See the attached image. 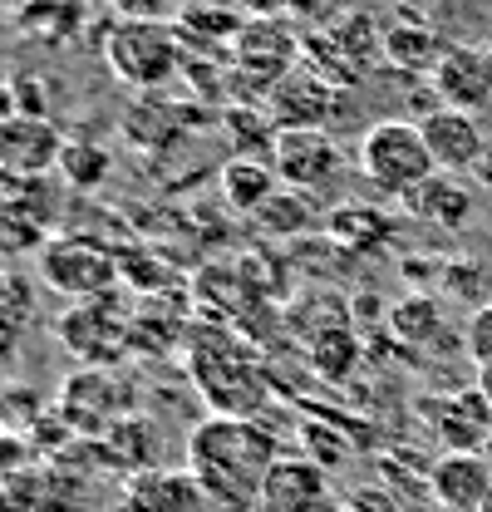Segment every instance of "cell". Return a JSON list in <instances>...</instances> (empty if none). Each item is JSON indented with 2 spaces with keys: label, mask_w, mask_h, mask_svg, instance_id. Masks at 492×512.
I'll return each instance as SVG.
<instances>
[{
  "label": "cell",
  "mask_w": 492,
  "mask_h": 512,
  "mask_svg": "<svg viewBox=\"0 0 492 512\" xmlns=\"http://www.w3.org/2000/svg\"><path fill=\"white\" fill-rule=\"evenodd\" d=\"M119 512H212L202 483L192 468H173V463H153L143 473L123 478Z\"/></svg>",
  "instance_id": "cell-14"
},
{
  "label": "cell",
  "mask_w": 492,
  "mask_h": 512,
  "mask_svg": "<svg viewBox=\"0 0 492 512\" xmlns=\"http://www.w3.org/2000/svg\"><path fill=\"white\" fill-rule=\"evenodd\" d=\"M286 15L301 25V30H330L350 15V0H286Z\"/></svg>",
  "instance_id": "cell-32"
},
{
  "label": "cell",
  "mask_w": 492,
  "mask_h": 512,
  "mask_svg": "<svg viewBox=\"0 0 492 512\" xmlns=\"http://www.w3.org/2000/svg\"><path fill=\"white\" fill-rule=\"evenodd\" d=\"M64 133L50 114H10L0 119V178H45L60 168Z\"/></svg>",
  "instance_id": "cell-12"
},
{
  "label": "cell",
  "mask_w": 492,
  "mask_h": 512,
  "mask_svg": "<svg viewBox=\"0 0 492 512\" xmlns=\"http://www.w3.org/2000/svg\"><path fill=\"white\" fill-rule=\"evenodd\" d=\"M340 508L345 512H404L399 498H394L384 483H360V488H350V493L340 498Z\"/></svg>",
  "instance_id": "cell-35"
},
{
  "label": "cell",
  "mask_w": 492,
  "mask_h": 512,
  "mask_svg": "<svg viewBox=\"0 0 492 512\" xmlns=\"http://www.w3.org/2000/svg\"><path fill=\"white\" fill-rule=\"evenodd\" d=\"M492 493L488 453H438L429 463V498L438 512H483Z\"/></svg>",
  "instance_id": "cell-19"
},
{
  "label": "cell",
  "mask_w": 492,
  "mask_h": 512,
  "mask_svg": "<svg viewBox=\"0 0 492 512\" xmlns=\"http://www.w3.org/2000/svg\"><path fill=\"white\" fill-rule=\"evenodd\" d=\"M429 89L438 94V104L478 114L483 104H492V50L488 45H448L443 60L433 64Z\"/></svg>",
  "instance_id": "cell-16"
},
{
  "label": "cell",
  "mask_w": 492,
  "mask_h": 512,
  "mask_svg": "<svg viewBox=\"0 0 492 512\" xmlns=\"http://www.w3.org/2000/svg\"><path fill=\"white\" fill-rule=\"evenodd\" d=\"M271 168H276L281 188L325 192L330 183L345 178L350 158L330 128H281V138L271 148Z\"/></svg>",
  "instance_id": "cell-10"
},
{
  "label": "cell",
  "mask_w": 492,
  "mask_h": 512,
  "mask_svg": "<svg viewBox=\"0 0 492 512\" xmlns=\"http://www.w3.org/2000/svg\"><path fill=\"white\" fill-rule=\"evenodd\" d=\"M424 419L438 434L443 453H483L492 439V404L483 399V389H453L443 399L424 404Z\"/></svg>",
  "instance_id": "cell-17"
},
{
  "label": "cell",
  "mask_w": 492,
  "mask_h": 512,
  "mask_svg": "<svg viewBox=\"0 0 492 512\" xmlns=\"http://www.w3.org/2000/svg\"><path fill=\"white\" fill-rule=\"evenodd\" d=\"M20 325H25V311H15V306L0 296V365L15 360V350H20Z\"/></svg>",
  "instance_id": "cell-36"
},
{
  "label": "cell",
  "mask_w": 492,
  "mask_h": 512,
  "mask_svg": "<svg viewBox=\"0 0 492 512\" xmlns=\"http://www.w3.org/2000/svg\"><path fill=\"white\" fill-rule=\"evenodd\" d=\"M187 370H192V384L197 394L207 399L212 414H232V419H256L266 409V375L256 370V355H246L232 335H192L187 345Z\"/></svg>",
  "instance_id": "cell-3"
},
{
  "label": "cell",
  "mask_w": 492,
  "mask_h": 512,
  "mask_svg": "<svg viewBox=\"0 0 492 512\" xmlns=\"http://www.w3.org/2000/svg\"><path fill=\"white\" fill-rule=\"evenodd\" d=\"M483 512H492V493H488V503H483Z\"/></svg>",
  "instance_id": "cell-41"
},
{
  "label": "cell",
  "mask_w": 492,
  "mask_h": 512,
  "mask_svg": "<svg viewBox=\"0 0 492 512\" xmlns=\"http://www.w3.org/2000/svg\"><path fill=\"white\" fill-rule=\"evenodd\" d=\"M483 453H488V458H492V439H488V448H483Z\"/></svg>",
  "instance_id": "cell-42"
},
{
  "label": "cell",
  "mask_w": 492,
  "mask_h": 512,
  "mask_svg": "<svg viewBox=\"0 0 492 512\" xmlns=\"http://www.w3.org/2000/svg\"><path fill=\"white\" fill-rule=\"evenodd\" d=\"M0 434H5V419H0Z\"/></svg>",
  "instance_id": "cell-44"
},
{
  "label": "cell",
  "mask_w": 492,
  "mask_h": 512,
  "mask_svg": "<svg viewBox=\"0 0 492 512\" xmlns=\"http://www.w3.org/2000/svg\"><path fill=\"white\" fill-rule=\"evenodd\" d=\"M261 237H301L315 227V207H310V192L296 188H276V197L251 217Z\"/></svg>",
  "instance_id": "cell-30"
},
{
  "label": "cell",
  "mask_w": 492,
  "mask_h": 512,
  "mask_svg": "<svg viewBox=\"0 0 492 512\" xmlns=\"http://www.w3.org/2000/svg\"><path fill=\"white\" fill-rule=\"evenodd\" d=\"M419 133L429 143L438 173H473L483 158H488V133L478 124V114H463V109H448V104H433L419 114Z\"/></svg>",
  "instance_id": "cell-13"
},
{
  "label": "cell",
  "mask_w": 492,
  "mask_h": 512,
  "mask_svg": "<svg viewBox=\"0 0 492 512\" xmlns=\"http://www.w3.org/2000/svg\"><path fill=\"white\" fill-rule=\"evenodd\" d=\"M306 60V30L281 10V15H246L242 35L232 45V74L251 79V99L266 104V94Z\"/></svg>",
  "instance_id": "cell-6"
},
{
  "label": "cell",
  "mask_w": 492,
  "mask_h": 512,
  "mask_svg": "<svg viewBox=\"0 0 492 512\" xmlns=\"http://www.w3.org/2000/svg\"><path fill=\"white\" fill-rule=\"evenodd\" d=\"M473 207H478V197H473V188L458 173H433L429 183H419L404 197V212L414 222L438 227V232H463L473 222Z\"/></svg>",
  "instance_id": "cell-22"
},
{
  "label": "cell",
  "mask_w": 492,
  "mask_h": 512,
  "mask_svg": "<svg viewBox=\"0 0 492 512\" xmlns=\"http://www.w3.org/2000/svg\"><path fill=\"white\" fill-rule=\"evenodd\" d=\"M50 330L84 370H119L133 355V316H123L119 296L74 301Z\"/></svg>",
  "instance_id": "cell-7"
},
{
  "label": "cell",
  "mask_w": 492,
  "mask_h": 512,
  "mask_svg": "<svg viewBox=\"0 0 492 512\" xmlns=\"http://www.w3.org/2000/svg\"><path fill=\"white\" fill-rule=\"evenodd\" d=\"M488 50H492V45H488Z\"/></svg>",
  "instance_id": "cell-46"
},
{
  "label": "cell",
  "mask_w": 492,
  "mask_h": 512,
  "mask_svg": "<svg viewBox=\"0 0 492 512\" xmlns=\"http://www.w3.org/2000/svg\"><path fill=\"white\" fill-rule=\"evenodd\" d=\"M217 124H222L227 148H232V153H246V158H271V148H276V138H281L276 114H271L266 104H256V99H246V104H227Z\"/></svg>",
  "instance_id": "cell-27"
},
{
  "label": "cell",
  "mask_w": 492,
  "mask_h": 512,
  "mask_svg": "<svg viewBox=\"0 0 492 512\" xmlns=\"http://www.w3.org/2000/svg\"><path fill=\"white\" fill-rule=\"evenodd\" d=\"M242 15H281L286 10V0H232Z\"/></svg>",
  "instance_id": "cell-38"
},
{
  "label": "cell",
  "mask_w": 492,
  "mask_h": 512,
  "mask_svg": "<svg viewBox=\"0 0 492 512\" xmlns=\"http://www.w3.org/2000/svg\"><path fill=\"white\" fill-rule=\"evenodd\" d=\"M389 335L404 345V350H438L443 340H453V330H448V316H443V306L433 301V296H404V301H394L389 306Z\"/></svg>",
  "instance_id": "cell-25"
},
{
  "label": "cell",
  "mask_w": 492,
  "mask_h": 512,
  "mask_svg": "<svg viewBox=\"0 0 492 512\" xmlns=\"http://www.w3.org/2000/svg\"><path fill=\"white\" fill-rule=\"evenodd\" d=\"M355 173L369 183V192L404 202L419 183H429L438 173V163L414 119H379L355 143Z\"/></svg>",
  "instance_id": "cell-4"
},
{
  "label": "cell",
  "mask_w": 492,
  "mask_h": 512,
  "mask_svg": "<svg viewBox=\"0 0 492 512\" xmlns=\"http://www.w3.org/2000/svg\"><path fill=\"white\" fill-rule=\"evenodd\" d=\"M281 188V178H276V168H271V158H246V153H232L227 163H222V173H217V192H222V202L232 207V212H246V217H256L271 197Z\"/></svg>",
  "instance_id": "cell-23"
},
{
  "label": "cell",
  "mask_w": 492,
  "mask_h": 512,
  "mask_svg": "<svg viewBox=\"0 0 492 512\" xmlns=\"http://www.w3.org/2000/svg\"><path fill=\"white\" fill-rule=\"evenodd\" d=\"M320 512H345V508H340V498H330V503H325Z\"/></svg>",
  "instance_id": "cell-40"
},
{
  "label": "cell",
  "mask_w": 492,
  "mask_h": 512,
  "mask_svg": "<svg viewBox=\"0 0 492 512\" xmlns=\"http://www.w3.org/2000/svg\"><path fill=\"white\" fill-rule=\"evenodd\" d=\"M463 345H468V355H473L478 370H492V301L473 311L468 330H463Z\"/></svg>",
  "instance_id": "cell-34"
},
{
  "label": "cell",
  "mask_w": 492,
  "mask_h": 512,
  "mask_svg": "<svg viewBox=\"0 0 492 512\" xmlns=\"http://www.w3.org/2000/svg\"><path fill=\"white\" fill-rule=\"evenodd\" d=\"M104 64L119 84L153 94L173 74H183L187 35L178 30V20H114L104 35Z\"/></svg>",
  "instance_id": "cell-2"
},
{
  "label": "cell",
  "mask_w": 492,
  "mask_h": 512,
  "mask_svg": "<svg viewBox=\"0 0 492 512\" xmlns=\"http://www.w3.org/2000/svg\"><path fill=\"white\" fill-rule=\"evenodd\" d=\"M173 20H178V30L187 35V50L192 45H222V50H232L246 25V15L232 0H187Z\"/></svg>",
  "instance_id": "cell-26"
},
{
  "label": "cell",
  "mask_w": 492,
  "mask_h": 512,
  "mask_svg": "<svg viewBox=\"0 0 492 512\" xmlns=\"http://www.w3.org/2000/svg\"><path fill=\"white\" fill-rule=\"evenodd\" d=\"M123 138L138 148V153H148V158H158V153H173L178 143L187 138V109L183 104H173L163 89H153V94H138L128 109H123Z\"/></svg>",
  "instance_id": "cell-20"
},
{
  "label": "cell",
  "mask_w": 492,
  "mask_h": 512,
  "mask_svg": "<svg viewBox=\"0 0 492 512\" xmlns=\"http://www.w3.org/2000/svg\"><path fill=\"white\" fill-rule=\"evenodd\" d=\"M443 40L438 30L424 25V20H394L384 30V64L404 69V74H433V64L443 60Z\"/></svg>",
  "instance_id": "cell-28"
},
{
  "label": "cell",
  "mask_w": 492,
  "mask_h": 512,
  "mask_svg": "<svg viewBox=\"0 0 492 512\" xmlns=\"http://www.w3.org/2000/svg\"><path fill=\"white\" fill-rule=\"evenodd\" d=\"M60 222V188L45 178H0V252L40 256Z\"/></svg>",
  "instance_id": "cell-8"
},
{
  "label": "cell",
  "mask_w": 492,
  "mask_h": 512,
  "mask_svg": "<svg viewBox=\"0 0 492 512\" xmlns=\"http://www.w3.org/2000/svg\"><path fill=\"white\" fill-rule=\"evenodd\" d=\"M251 512H261V508H251Z\"/></svg>",
  "instance_id": "cell-45"
},
{
  "label": "cell",
  "mask_w": 492,
  "mask_h": 512,
  "mask_svg": "<svg viewBox=\"0 0 492 512\" xmlns=\"http://www.w3.org/2000/svg\"><path fill=\"white\" fill-rule=\"evenodd\" d=\"M325 503H330V473L315 458L296 448L271 463L261 483V512H320Z\"/></svg>",
  "instance_id": "cell-18"
},
{
  "label": "cell",
  "mask_w": 492,
  "mask_h": 512,
  "mask_svg": "<svg viewBox=\"0 0 492 512\" xmlns=\"http://www.w3.org/2000/svg\"><path fill=\"white\" fill-rule=\"evenodd\" d=\"M306 64L320 69L335 89H355L369 79L374 64H384V30H374V20L350 10L340 25L330 30H310L306 35Z\"/></svg>",
  "instance_id": "cell-9"
},
{
  "label": "cell",
  "mask_w": 492,
  "mask_h": 512,
  "mask_svg": "<svg viewBox=\"0 0 492 512\" xmlns=\"http://www.w3.org/2000/svg\"><path fill=\"white\" fill-rule=\"evenodd\" d=\"M301 453L306 458H315L325 473L350 453V444H345V434H335V429H325V424H306V434H301Z\"/></svg>",
  "instance_id": "cell-33"
},
{
  "label": "cell",
  "mask_w": 492,
  "mask_h": 512,
  "mask_svg": "<svg viewBox=\"0 0 492 512\" xmlns=\"http://www.w3.org/2000/svg\"><path fill=\"white\" fill-rule=\"evenodd\" d=\"M119 20H168V10H178V0H109Z\"/></svg>",
  "instance_id": "cell-37"
},
{
  "label": "cell",
  "mask_w": 492,
  "mask_h": 512,
  "mask_svg": "<svg viewBox=\"0 0 492 512\" xmlns=\"http://www.w3.org/2000/svg\"><path fill=\"white\" fill-rule=\"evenodd\" d=\"M394 232H399V217L389 207H379V202H340L325 217V242L355 256L384 252Z\"/></svg>",
  "instance_id": "cell-21"
},
{
  "label": "cell",
  "mask_w": 492,
  "mask_h": 512,
  "mask_svg": "<svg viewBox=\"0 0 492 512\" xmlns=\"http://www.w3.org/2000/svg\"><path fill=\"white\" fill-rule=\"evenodd\" d=\"M478 389H483V399L492 404V370H478Z\"/></svg>",
  "instance_id": "cell-39"
},
{
  "label": "cell",
  "mask_w": 492,
  "mask_h": 512,
  "mask_svg": "<svg viewBox=\"0 0 492 512\" xmlns=\"http://www.w3.org/2000/svg\"><path fill=\"white\" fill-rule=\"evenodd\" d=\"M286 448L261 419L212 414L187 434V468L197 473L212 512H251L261 508V483Z\"/></svg>",
  "instance_id": "cell-1"
},
{
  "label": "cell",
  "mask_w": 492,
  "mask_h": 512,
  "mask_svg": "<svg viewBox=\"0 0 492 512\" xmlns=\"http://www.w3.org/2000/svg\"><path fill=\"white\" fill-rule=\"evenodd\" d=\"M0 261H5V252H0ZM0 281H5V271H0Z\"/></svg>",
  "instance_id": "cell-43"
},
{
  "label": "cell",
  "mask_w": 492,
  "mask_h": 512,
  "mask_svg": "<svg viewBox=\"0 0 492 512\" xmlns=\"http://www.w3.org/2000/svg\"><path fill=\"white\" fill-rule=\"evenodd\" d=\"M133 404H138V394L119 370H74L60 384V419L79 434H94V439L109 434L119 419H128Z\"/></svg>",
  "instance_id": "cell-11"
},
{
  "label": "cell",
  "mask_w": 492,
  "mask_h": 512,
  "mask_svg": "<svg viewBox=\"0 0 492 512\" xmlns=\"http://www.w3.org/2000/svg\"><path fill=\"white\" fill-rule=\"evenodd\" d=\"M158 424L153 419H143V414H128L119 419L109 434H99V463H109L114 473H143V468H153L158 463Z\"/></svg>",
  "instance_id": "cell-24"
},
{
  "label": "cell",
  "mask_w": 492,
  "mask_h": 512,
  "mask_svg": "<svg viewBox=\"0 0 492 512\" xmlns=\"http://www.w3.org/2000/svg\"><path fill=\"white\" fill-rule=\"evenodd\" d=\"M60 183L69 192H94L109 183V173H114V158H109V148L104 143H94V138H64V153H60Z\"/></svg>",
  "instance_id": "cell-29"
},
{
  "label": "cell",
  "mask_w": 492,
  "mask_h": 512,
  "mask_svg": "<svg viewBox=\"0 0 492 512\" xmlns=\"http://www.w3.org/2000/svg\"><path fill=\"white\" fill-rule=\"evenodd\" d=\"M306 350H310V365H315L325 380H350V370L360 365V340H355L350 325L325 330V335L306 340Z\"/></svg>",
  "instance_id": "cell-31"
},
{
  "label": "cell",
  "mask_w": 492,
  "mask_h": 512,
  "mask_svg": "<svg viewBox=\"0 0 492 512\" xmlns=\"http://www.w3.org/2000/svg\"><path fill=\"white\" fill-rule=\"evenodd\" d=\"M123 276V252L89 232H55L45 252L35 256V281L64 301H99L114 296Z\"/></svg>",
  "instance_id": "cell-5"
},
{
  "label": "cell",
  "mask_w": 492,
  "mask_h": 512,
  "mask_svg": "<svg viewBox=\"0 0 492 512\" xmlns=\"http://www.w3.org/2000/svg\"><path fill=\"white\" fill-rule=\"evenodd\" d=\"M340 89L320 74V69H310L306 60L296 64L271 94H266V109L276 114V124L281 128H325L335 114H340Z\"/></svg>",
  "instance_id": "cell-15"
}]
</instances>
